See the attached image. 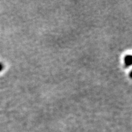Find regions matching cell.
I'll use <instances>...</instances> for the list:
<instances>
[{
    "instance_id": "cell-1",
    "label": "cell",
    "mask_w": 132,
    "mask_h": 132,
    "mask_svg": "<svg viewBox=\"0 0 132 132\" xmlns=\"http://www.w3.org/2000/svg\"><path fill=\"white\" fill-rule=\"evenodd\" d=\"M131 62H132V57L131 56H129L126 57V62L127 64H128V65H130L131 64Z\"/></svg>"
},
{
    "instance_id": "cell-2",
    "label": "cell",
    "mask_w": 132,
    "mask_h": 132,
    "mask_svg": "<svg viewBox=\"0 0 132 132\" xmlns=\"http://www.w3.org/2000/svg\"><path fill=\"white\" fill-rule=\"evenodd\" d=\"M2 68H3V66L2 65V64L0 63V71H1Z\"/></svg>"
}]
</instances>
